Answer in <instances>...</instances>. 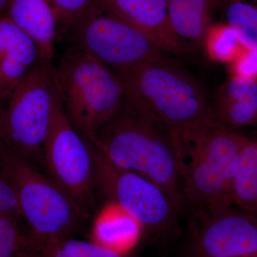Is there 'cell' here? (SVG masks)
Listing matches in <instances>:
<instances>
[{"label": "cell", "mask_w": 257, "mask_h": 257, "mask_svg": "<svg viewBox=\"0 0 257 257\" xmlns=\"http://www.w3.org/2000/svg\"><path fill=\"white\" fill-rule=\"evenodd\" d=\"M172 133L185 204L203 214L234 206L233 184L247 138L212 119Z\"/></svg>", "instance_id": "obj_1"}, {"label": "cell", "mask_w": 257, "mask_h": 257, "mask_svg": "<svg viewBox=\"0 0 257 257\" xmlns=\"http://www.w3.org/2000/svg\"><path fill=\"white\" fill-rule=\"evenodd\" d=\"M89 140L116 167L156 184L179 211L185 205L172 131L134 107L119 111Z\"/></svg>", "instance_id": "obj_2"}, {"label": "cell", "mask_w": 257, "mask_h": 257, "mask_svg": "<svg viewBox=\"0 0 257 257\" xmlns=\"http://www.w3.org/2000/svg\"><path fill=\"white\" fill-rule=\"evenodd\" d=\"M114 71L126 100L172 131L212 119L205 90L174 60L141 62Z\"/></svg>", "instance_id": "obj_3"}, {"label": "cell", "mask_w": 257, "mask_h": 257, "mask_svg": "<svg viewBox=\"0 0 257 257\" xmlns=\"http://www.w3.org/2000/svg\"><path fill=\"white\" fill-rule=\"evenodd\" d=\"M55 75L64 114L84 138L94 136L124 104V86L117 73L78 49L68 47Z\"/></svg>", "instance_id": "obj_4"}, {"label": "cell", "mask_w": 257, "mask_h": 257, "mask_svg": "<svg viewBox=\"0 0 257 257\" xmlns=\"http://www.w3.org/2000/svg\"><path fill=\"white\" fill-rule=\"evenodd\" d=\"M55 67L52 61L40 60L0 103V152L25 160L42 172L58 95Z\"/></svg>", "instance_id": "obj_5"}, {"label": "cell", "mask_w": 257, "mask_h": 257, "mask_svg": "<svg viewBox=\"0 0 257 257\" xmlns=\"http://www.w3.org/2000/svg\"><path fill=\"white\" fill-rule=\"evenodd\" d=\"M0 173L14 187L20 216L37 249L72 237L87 221L43 172L26 161L0 152Z\"/></svg>", "instance_id": "obj_6"}, {"label": "cell", "mask_w": 257, "mask_h": 257, "mask_svg": "<svg viewBox=\"0 0 257 257\" xmlns=\"http://www.w3.org/2000/svg\"><path fill=\"white\" fill-rule=\"evenodd\" d=\"M89 140V139H88ZM97 199L114 202L143 225L144 239L167 248L181 234L179 211L163 191L143 176L116 167L89 140Z\"/></svg>", "instance_id": "obj_7"}, {"label": "cell", "mask_w": 257, "mask_h": 257, "mask_svg": "<svg viewBox=\"0 0 257 257\" xmlns=\"http://www.w3.org/2000/svg\"><path fill=\"white\" fill-rule=\"evenodd\" d=\"M69 47L86 52L114 70L145 62L173 60L145 34L108 9L100 0L69 30Z\"/></svg>", "instance_id": "obj_8"}, {"label": "cell", "mask_w": 257, "mask_h": 257, "mask_svg": "<svg viewBox=\"0 0 257 257\" xmlns=\"http://www.w3.org/2000/svg\"><path fill=\"white\" fill-rule=\"evenodd\" d=\"M42 172L84 219L95 216L99 209L90 144L70 124L58 95L44 151Z\"/></svg>", "instance_id": "obj_9"}, {"label": "cell", "mask_w": 257, "mask_h": 257, "mask_svg": "<svg viewBox=\"0 0 257 257\" xmlns=\"http://www.w3.org/2000/svg\"><path fill=\"white\" fill-rule=\"evenodd\" d=\"M257 255V216L232 207L196 212L183 257H248Z\"/></svg>", "instance_id": "obj_10"}, {"label": "cell", "mask_w": 257, "mask_h": 257, "mask_svg": "<svg viewBox=\"0 0 257 257\" xmlns=\"http://www.w3.org/2000/svg\"><path fill=\"white\" fill-rule=\"evenodd\" d=\"M108 9L148 37L170 55L189 51L176 35L169 16L167 0H100Z\"/></svg>", "instance_id": "obj_11"}, {"label": "cell", "mask_w": 257, "mask_h": 257, "mask_svg": "<svg viewBox=\"0 0 257 257\" xmlns=\"http://www.w3.org/2000/svg\"><path fill=\"white\" fill-rule=\"evenodd\" d=\"M42 60L31 37L8 16H0V103Z\"/></svg>", "instance_id": "obj_12"}, {"label": "cell", "mask_w": 257, "mask_h": 257, "mask_svg": "<svg viewBox=\"0 0 257 257\" xmlns=\"http://www.w3.org/2000/svg\"><path fill=\"white\" fill-rule=\"evenodd\" d=\"M91 240L123 254L132 251L144 239L143 225L114 202H104L94 216Z\"/></svg>", "instance_id": "obj_13"}, {"label": "cell", "mask_w": 257, "mask_h": 257, "mask_svg": "<svg viewBox=\"0 0 257 257\" xmlns=\"http://www.w3.org/2000/svg\"><path fill=\"white\" fill-rule=\"evenodd\" d=\"M212 119L226 127L257 124V81L232 76L225 82L211 106Z\"/></svg>", "instance_id": "obj_14"}, {"label": "cell", "mask_w": 257, "mask_h": 257, "mask_svg": "<svg viewBox=\"0 0 257 257\" xmlns=\"http://www.w3.org/2000/svg\"><path fill=\"white\" fill-rule=\"evenodd\" d=\"M5 15L35 41L42 60L52 61L57 40L53 0H13Z\"/></svg>", "instance_id": "obj_15"}, {"label": "cell", "mask_w": 257, "mask_h": 257, "mask_svg": "<svg viewBox=\"0 0 257 257\" xmlns=\"http://www.w3.org/2000/svg\"><path fill=\"white\" fill-rule=\"evenodd\" d=\"M174 32L187 48L199 47L211 26L213 9L208 0H167Z\"/></svg>", "instance_id": "obj_16"}, {"label": "cell", "mask_w": 257, "mask_h": 257, "mask_svg": "<svg viewBox=\"0 0 257 257\" xmlns=\"http://www.w3.org/2000/svg\"><path fill=\"white\" fill-rule=\"evenodd\" d=\"M234 206L257 216V145L246 139L234 184Z\"/></svg>", "instance_id": "obj_17"}, {"label": "cell", "mask_w": 257, "mask_h": 257, "mask_svg": "<svg viewBox=\"0 0 257 257\" xmlns=\"http://www.w3.org/2000/svg\"><path fill=\"white\" fill-rule=\"evenodd\" d=\"M224 23L243 46L257 50V0H219Z\"/></svg>", "instance_id": "obj_18"}, {"label": "cell", "mask_w": 257, "mask_h": 257, "mask_svg": "<svg viewBox=\"0 0 257 257\" xmlns=\"http://www.w3.org/2000/svg\"><path fill=\"white\" fill-rule=\"evenodd\" d=\"M31 251L39 250L21 216L0 213V257H19Z\"/></svg>", "instance_id": "obj_19"}, {"label": "cell", "mask_w": 257, "mask_h": 257, "mask_svg": "<svg viewBox=\"0 0 257 257\" xmlns=\"http://www.w3.org/2000/svg\"><path fill=\"white\" fill-rule=\"evenodd\" d=\"M211 60L231 64L244 50L242 42L226 24L211 25L204 42Z\"/></svg>", "instance_id": "obj_20"}, {"label": "cell", "mask_w": 257, "mask_h": 257, "mask_svg": "<svg viewBox=\"0 0 257 257\" xmlns=\"http://www.w3.org/2000/svg\"><path fill=\"white\" fill-rule=\"evenodd\" d=\"M44 257H134L100 246L92 241L76 239L74 236L49 242L42 248Z\"/></svg>", "instance_id": "obj_21"}, {"label": "cell", "mask_w": 257, "mask_h": 257, "mask_svg": "<svg viewBox=\"0 0 257 257\" xmlns=\"http://www.w3.org/2000/svg\"><path fill=\"white\" fill-rule=\"evenodd\" d=\"M94 0H53L57 40H64L69 30L90 8Z\"/></svg>", "instance_id": "obj_22"}, {"label": "cell", "mask_w": 257, "mask_h": 257, "mask_svg": "<svg viewBox=\"0 0 257 257\" xmlns=\"http://www.w3.org/2000/svg\"><path fill=\"white\" fill-rule=\"evenodd\" d=\"M233 76L257 81V50L245 47L239 57L231 64Z\"/></svg>", "instance_id": "obj_23"}, {"label": "cell", "mask_w": 257, "mask_h": 257, "mask_svg": "<svg viewBox=\"0 0 257 257\" xmlns=\"http://www.w3.org/2000/svg\"><path fill=\"white\" fill-rule=\"evenodd\" d=\"M0 213L20 215L18 196L14 187L0 173Z\"/></svg>", "instance_id": "obj_24"}, {"label": "cell", "mask_w": 257, "mask_h": 257, "mask_svg": "<svg viewBox=\"0 0 257 257\" xmlns=\"http://www.w3.org/2000/svg\"><path fill=\"white\" fill-rule=\"evenodd\" d=\"M13 2V0H0V16L6 15Z\"/></svg>", "instance_id": "obj_25"}, {"label": "cell", "mask_w": 257, "mask_h": 257, "mask_svg": "<svg viewBox=\"0 0 257 257\" xmlns=\"http://www.w3.org/2000/svg\"><path fill=\"white\" fill-rule=\"evenodd\" d=\"M19 257H44L40 251H31L24 253L21 256Z\"/></svg>", "instance_id": "obj_26"}, {"label": "cell", "mask_w": 257, "mask_h": 257, "mask_svg": "<svg viewBox=\"0 0 257 257\" xmlns=\"http://www.w3.org/2000/svg\"><path fill=\"white\" fill-rule=\"evenodd\" d=\"M208 2H209V4H210L211 8H212V9H215L216 7L218 6V5H219V0H208Z\"/></svg>", "instance_id": "obj_27"}, {"label": "cell", "mask_w": 257, "mask_h": 257, "mask_svg": "<svg viewBox=\"0 0 257 257\" xmlns=\"http://www.w3.org/2000/svg\"><path fill=\"white\" fill-rule=\"evenodd\" d=\"M248 257H257V255H255V256H248Z\"/></svg>", "instance_id": "obj_28"}, {"label": "cell", "mask_w": 257, "mask_h": 257, "mask_svg": "<svg viewBox=\"0 0 257 257\" xmlns=\"http://www.w3.org/2000/svg\"><path fill=\"white\" fill-rule=\"evenodd\" d=\"M255 142V143H256V145H257V140H256V141H254Z\"/></svg>", "instance_id": "obj_29"}]
</instances>
